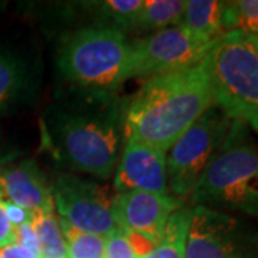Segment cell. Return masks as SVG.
<instances>
[{"label": "cell", "instance_id": "18", "mask_svg": "<svg viewBox=\"0 0 258 258\" xmlns=\"http://www.w3.org/2000/svg\"><path fill=\"white\" fill-rule=\"evenodd\" d=\"M32 227L36 232L42 258H68L66 241L55 212H33Z\"/></svg>", "mask_w": 258, "mask_h": 258}, {"label": "cell", "instance_id": "1", "mask_svg": "<svg viewBox=\"0 0 258 258\" xmlns=\"http://www.w3.org/2000/svg\"><path fill=\"white\" fill-rule=\"evenodd\" d=\"M125 105L118 92L60 89L42 115L43 147L66 172L109 179L123 147Z\"/></svg>", "mask_w": 258, "mask_h": 258}, {"label": "cell", "instance_id": "26", "mask_svg": "<svg viewBox=\"0 0 258 258\" xmlns=\"http://www.w3.org/2000/svg\"><path fill=\"white\" fill-rule=\"evenodd\" d=\"M6 5H8L6 2H2V0H0V13H2V12H3L5 9H6Z\"/></svg>", "mask_w": 258, "mask_h": 258}, {"label": "cell", "instance_id": "16", "mask_svg": "<svg viewBox=\"0 0 258 258\" xmlns=\"http://www.w3.org/2000/svg\"><path fill=\"white\" fill-rule=\"evenodd\" d=\"M192 205H182L171 214L166 221L165 230L154 245V248L144 258H185L189 227L192 221Z\"/></svg>", "mask_w": 258, "mask_h": 258}, {"label": "cell", "instance_id": "14", "mask_svg": "<svg viewBox=\"0 0 258 258\" xmlns=\"http://www.w3.org/2000/svg\"><path fill=\"white\" fill-rule=\"evenodd\" d=\"M81 9L92 20L93 28H102L126 35L134 30L144 0H101L79 2Z\"/></svg>", "mask_w": 258, "mask_h": 258}, {"label": "cell", "instance_id": "5", "mask_svg": "<svg viewBox=\"0 0 258 258\" xmlns=\"http://www.w3.org/2000/svg\"><path fill=\"white\" fill-rule=\"evenodd\" d=\"M214 105L231 120L247 123L258 134V43L254 36L230 32L203 60Z\"/></svg>", "mask_w": 258, "mask_h": 258}, {"label": "cell", "instance_id": "6", "mask_svg": "<svg viewBox=\"0 0 258 258\" xmlns=\"http://www.w3.org/2000/svg\"><path fill=\"white\" fill-rule=\"evenodd\" d=\"M232 120L212 106L185 132L166 154L168 189L178 200L188 198L212 157L220 149Z\"/></svg>", "mask_w": 258, "mask_h": 258}, {"label": "cell", "instance_id": "4", "mask_svg": "<svg viewBox=\"0 0 258 258\" xmlns=\"http://www.w3.org/2000/svg\"><path fill=\"white\" fill-rule=\"evenodd\" d=\"M131 42L109 29L83 26L60 37L55 63L64 88L118 92L128 81Z\"/></svg>", "mask_w": 258, "mask_h": 258}, {"label": "cell", "instance_id": "10", "mask_svg": "<svg viewBox=\"0 0 258 258\" xmlns=\"http://www.w3.org/2000/svg\"><path fill=\"white\" fill-rule=\"evenodd\" d=\"M184 205L171 194L128 191L115 194V215L120 228L155 245L161 240L171 214Z\"/></svg>", "mask_w": 258, "mask_h": 258}, {"label": "cell", "instance_id": "7", "mask_svg": "<svg viewBox=\"0 0 258 258\" xmlns=\"http://www.w3.org/2000/svg\"><path fill=\"white\" fill-rule=\"evenodd\" d=\"M185 258H258V227L228 212L192 205Z\"/></svg>", "mask_w": 258, "mask_h": 258}, {"label": "cell", "instance_id": "19", "mask_svg": "<svg viewBox=\"0 0 258 258\" xmlns=\"http://www.w3.org/2000/svg\"><path fill=\"white\" fill-rule=\"evenodd\" d=\"M222 29L224 33L241 32L258 37V0L224 2Z\"/></svg>", "mask_w": 258, "mask_h": 258}, {"label": "cell", "instance_id": "2", "mask_svg": "<svg viewBox=\"0 0 258 258\" xmlns=\"http://www.w3.org/2000/svg\"><path fill=\"white\" fill-rule=\"evenodd\" d=\"M215 106L204 63L148 79L126 99L123 142L168 152L204 112Z\"/></svg>", "mask_w": 258, "mask_h": 258}, {"label": "cell", "instance_id": "24", "mask_svg": "<svg viewBox=\"0 0 258 258\" xmlns=\"http://www.w3.org/2000/svg\"><path fill=\"white\" fill-rule=\"evenodd\" d=\"M3 200L5 198L0 195V248L16 242V228L10 224L5 214L3 205H2Z\"/></svg>", "mask_w": 258, "mask_h": 258}, {"label": "cell", "instance_id": "12", "mask_svg": "<svg viewBox=\"0 0 258 258\" xmlns=\"http://www.w3.org/2000/svg\"><path fill=\"white\" fill-rule=\"evenodd\" d=\"M40 83L39 63L20 47L0 43V115L29 105Z\"/></svg>", "mask_w": 258, "mask_h": 258}, {"label": "cell", "instance_id": "9", "mask_svg": "<svg viewBox=\"0 0 258 258\" xmlns=\"http://www.w3.org/2000/svg\"><path fill=\"white\" fill-rule=\"evenodd\" d=\"M215 43V42H214ZM214 43L189 35L181 25L131 42L128 79H151L201 63Z\"/></svg>", "mask_w": 258, "mask_h": 258}, {"label": "cell", "instance_id": "21", "mask_svg": "<svg viewBox=\"0 0 258 258\" xmlns=\"http://www.w3.org/2000/svg\"><path fill=\"white\" fill-rule=\"evenodd\" d=\"M152 248L149 241L122 228L105 238V258H144Z\"/></svg>", "mask_w": 258, "mask_h": 258}, {"label": "cell", "instance_id": "15", "mask_svg": "<svg viewBox=\"0 0 258 258\" xmlns=\"http://www.w3.org/2000/svg\"><path fill=\"white\" fill-rule=\"evenodd\" d=\"M222 9L224 2L220 0H188L179 25L195 39L214 43L225 35L222 29Z\"/></svg>", "mask_w": 258, "mask_h": 258}, {"label": "cell", "instance_id": "20", "mask_svg": "<svg viewBox=\"0 0 258 258\" xmlns=\"http://www.w3.org/2000/svg\"><path fill=\"white\" fill-rule=\"evenodd\" d=\"M66 241L68 258H105V238L78 230L69 222L59 218Z\"/></svg>", "mask_w": 258, "mask_h": 258}, {"label": "cell", "instance_id": "11", "mask_svg": "<svg viewBox=\"0 0 258 258\" xmlns=\"http://www.w3.org/2000/svg\"><path fill=\"white\" fill-rule=\"evenodd\" d=\"M113 188L116 192L169 194L166 152L145 144L125 141L113 174Z\"/></svg>", "mask_w": 258, "mask_h": 258}, {"label": "cell", "instance_id": "8", "mask_svg": "<svg viewBox=\"0 0 258 258\" xmlns=\"http://www.w3.org/2000/svg\"><path fill=\"white\" fill-rule=\"evenodd\" d=\"M52 197L59 218L78 230L103 238L120 230L113 208L115 195L92 179L62 172L52 185Z\"/></svg>", "mask_w": 258, "mask_h": 258}, {"label": "cell", "instance_id": "17", "mask_svg": "<svg viewBox=\"0 0 258 258\" xmlns=\"http://www.w3.org/2000/svg\"><path fill=\"white\" fill-rule=\"evenodd\" d=\"M184 0H144L134 26V33L152 35L181 23L185 10Z\"/></svg>", "mask_w": 258, "mask_h": 258}, {"label": "cell", "instance_id": "23", "mask_svg": "<svg viewBox=\"0 0 258 258\" xmlns=\"http://www.w3.org/2000/svg\"><path fill=\"white\" fill-rule=\"evenodd\" d=\"M15 228H16V242L15 244H19L22 247H26V248L40 254L39 241H37L36 232H35L33 227H32V222L19 225V227H15Z\"/></svg>", "mask_w": 258, "mask_h": 258}, {"label": "cell", "instance_id": "3", "mask_svg": "<svg viewBox=\"0 0 258 258\" xmlns=\"http://www.w3.org/2000/svg\"><path fill=\"white\" fill-rule=\"evenodd\" d=\"M188 198L192 205L258 220V144L247 123L231 122L221 147Z\"/></svg>", "mask_w": 258, "mask_h": 258}, {"label": "cell", "instance_id": "27", "mask_svg": "<svg viewBox=\"0 0 258 258\" xmlns=\"http://www.w3.org/2000/svg\"><path fill=\"white\" fill-rule=\"evenodd\" d=\"M255 39H257V43H258V37H255Z\"/></svg>", "mask_w": 258, "mask_h": 258}, {"label": "cell", "instance_id": "25", "mask_svg": "<svg viewBox=\"0 0 258 258\" xmlns=\"http://www.w3.org/2000/svg\"><path fill=\"white\" fill-rule=\"evenodd\" d=\"M0 258H42L32 249L22 247L19 244H10L8 247L0 248Z\"/></svg>", "mask_w": 258, "mask_h": 258}, {"label": "cell", "instance_id": "22", "mask_svg": "<svg viewBox=\"0 0 258 258\" xmlns=\"http://www.w3.org/2000/svg\"><path fill=\"white\" fill-rule=\"evenodd\" d=\"M2 205H3V210H5L8 220L13 227L28 224V222H32V220H33V212L20 207L18 204H13L8 201V200H3Z\"/></svg>", "mask_w": 258, "mask_h": 258}, {"label": "cell", "instance_id": "13", "mask_svg": "<svg viewBox=\"0 0 258 258\" xmlns=\"http://www.w3.org/2000/svg\"><path fill=\"white\" fill-rule=\"evenodd\" d=\"M0 195L32 212H55L52 186L33 159L0 166Z\"/></svg>", "mask_w": 258, "mask_h": 258}]
</instances>
